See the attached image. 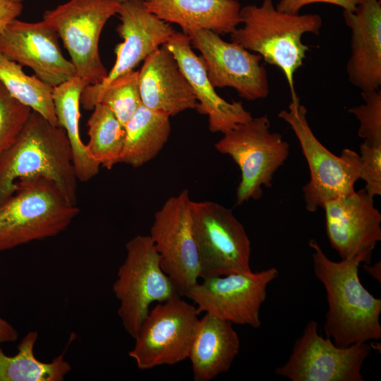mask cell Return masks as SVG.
Segmentation results:
<instances>
[{"instance_id": "d6986e66", "label": "cell", "mask_w": 381, "mask_h": 381, "mask_svg": "<svg viewBox=\"0 0 381 381\" xmlns=\"http://www.w3.org/2000/svg\"><path fill=\"white\" fill-rule=\"evenodd\" d=\"M351 30L346 65L350 82L368 92L381 85V0H361L354 11H343Z\"/></svg>"}, {"instance_id": "277c9868", "label": "cell", "mask_w": 381, "mask_h": 381, "mask_svg": "<svg viewBox=\"0 0 381 381\" xmlns=\"http://www.w3.org/2000/svg\"><path fill=\"white\" fill-rule=\"evenodd\" d=\"M79 212L51 180L20 179L15 192L0 204V251L54 237Z\"/></svg>"}, {"instance_id": "4316f807", "label": "cell", "mask_w": 381, "mask_h": 381, "mask_svg": "<svg viewBox=\"0 0 381 381\" xmlns=\"http://www.w3.org/2000/svg\"><path fill=\"white\" fill-rule=\"evenodd\" d=\"M138 71H129L103 87L87 85L80 95V104L92 110L97 103L106 105L124 126L142 104Z\"/></svg>"}, {"instance_id": "3957f363", "label": "cell", "mask_w": 381, "mask_h": 381, "mask_svg": "<svg viewBox=\"0 0 381 381\" xmlns=\"http://www.w3.org/2000/svg\"><path fill=\"white\" fill-rule=\"evenodd\" d=\"M240 16L243 25L230 34L231 41L279 67L286 79L292 99L298 98L294 88V73L310 50L301 39L306 33L320 34L321 16L280 11L274 7L273 0H263L260 6H245L241 8Z\"/></svg>"}, {"instance_id": "d6a6232c", "label": "cell", "mask_w": 381, "mask_h": 381, "mask_svg": "<svg viewBox=\"0 0 381 381\" xmlns=\"http://www.w3.org/2000/svg\"><path fill=\"white\" fill-rule=\"evenodd\" d=\"M21 0H0V35L8 24L20 15L23 11Z\"/></svg>"}, {"instance_id": "603a6c76", "label": "cell", "mask_w": 381, "mask_h": 381, "mask_svg": "<svg viewBox=\"0 0 381 381\" xmlns=\"http://www.w3.org/2000/svg\"><path fill=\"white\" fill-rule=\"evenodd\" d=\"M87 85V80L75 75L53 87L52 92L58 125L66 133L72 150L75 175L78 180L83 182L93 179L99 173L100 167L90 155L79 132L80 95Z\"/></svg>"}, {"instance_id": "e575fe53", "label": "cell", "mask_w": 381, "mask_h": 381, "mask_svg": "<svg viewBox=\"0 0 381 381\" xmlns=\"http://www.w3.org/2000/svg\"><path fill=\"white\" fill-rule=\"evenodd\" d=\"M364 270L375 279L381 282V261L379 260L373 265L365 264Z\"/></svg>"}, {"instance_id": "f1b7e54d", "label": "cell", "mask_w": 381, "mask_h": 381, "mask_svg": "<svg viewBox=\"0 0 381 381\" xmlns=\"http://www.w3.org/2000/svg\"><path fill=\"white\" fill-rule=\"evenodd\" d=\"M31 111L0 83V156L16 140Z\"/></svg>"}, {"instance_id": "e0dca14e", "label": "cell", "mask_w": 381, "mask_h": 381, "mask_svg": "<svg viewBox=\"0 0 381 381\" xmlns=\"http://www.w3.org/2000/svg\"><path fill=\"white\" fill-rule=\"evenodd\" d=\"M121 23L116 30L123 42L115 48L116 61L104 80L97 85L103 87L144 61L165 44L176 32L170 23L151 13L145 0L121 2L118 13Z\"/></svg>"}, {"instance_id": "8d00e7d4", "label": "cell", "mask_w": 381, "mask_h": 381, "mask_svg": "<svg viewBox=\"0 0 381 381\" xmlns=\"http://www.w3.org/2000/svg\"><path fill=\"white\" fill-rule=\"evenodd\" d=\"M21 1H23V0H21Z\"/></svg>"}, {"instance_id": "4dcf8cb0", "label": "cell", "mask_w": 381, "mask_h": 381, "mask_svg": "<svg viewBox=\"0 0 381 381\" xmlns=\"http://www.w3.org/2000/svg\"><path fill=\"white\" fill-rule=\"evenodd\" d=\"M360 174L364 190L374 198L381 195V144L363 142L360 146Z\"/></svg>"}, {"instance_id": "52a82bcc", "label": "cell", "mask_w": 381, "mask_h": 381, "mask_svg": "<svg viewBox=\"0 0 381 381\" xmlns=\"http://www.w3.org/2000/svg\"><path fill=\"white\" fill-rule=\"evenodd\" d=\"M270 127L267 116L253 117L224 133L214 144L216 150L230 156L241 171L236 205L260 198L262 186H272L275 172L288 158L289 143Z\"/></svg>"}, {"instance_id": "9c48e42d", "label": "cell", "mask_w": 381, "mask_h": 381, "mask_svg": "<svg viewBox=\"0 0 381 381\" xmlns=\"http://www.w3.org/2000/svg\"><path fill=\"white\" fill-rule=\"evenodd\" d=\"M117 0H70L43 14L67 49L75 75L89 85L102 83L108 72L99 52V41L108 20L118 13Z\"/></svg>"}, {"instance_id": "5b68a950", "label": "cell", "mask_w": 381, "mask_h": 381, "mask_svg": "<svg viewBox=\"0 0 381 381\" xmlns=\"http://www.w3.org/2000/svg\"><path fill=\"white\" fill-rule=\"evenodd\" d=\"M278 117L294 132L310 171L309 181L303 188L305 207L317 211L327 201L353 193L359 179L360 156L351 149L335 155L316 138L307 120V109L299 98L292 99Z\"/></svg>"}, {"instance_id": "484cf974", "label": "cell", "mask_w": 381, "mask_h": 381, "mask_svg": "<svg viewBox=\"0 0 381 381\" xmlns=\"http://www.w3.org/2000/svg\"><path fill=\"white\" fill-rule=\"evenodd\" d=\"M0 83L18 101L59 126L52 97L53 87L35 75L26 74L22 66L1 52Z\"/></svg>"}, {"instance_id": "d590c367", "label": "cell", "mask_w": 381, "mask_h": 381, "mask_svg": "<svg viewBox=\"0 0 381 381\" xmlns=\"http://www.w3.org/2000/svg\"><path fill=\"white\" fill-rule=\"evenodd\" d=\"M117 1H120V2H122V1H126V0H117ZM145 1H151V0H145Z\"/></svg>"}, {"instance_id": "6da1fadb", "label": "cell", "mask_w": 381, "mask_h": 381, "mask_svg": "<svg viewBox=\"0 0 381 381\" xmlns=\"http://www.w3.org/2000/svg\"><path fill=\"white\" fill-rule=\"evenodd\" d=\"M315 277L326 291L328 309L324 326L327 337L339 347L381 338V298L362 284L358 267L361 256L332 261L317 241L310 239Z\"/></svg>"}, {"instance_id": "4fadbf2b", "label": "cell", "mask_w": 381, "mask_h": 381, "mask_svg": "<svg viewBox=\"0 0 381 381\" xmlns=\"http://www.w3.org/2000/svg\"><path fill=\"white\" fill-rule=\"evenodd\" d=\"M189 191L168 198L154 216L150 237L160 257V266L179 295L199 278V258L192 228Z\"/></svg>"}, {"instance_id": "7402d4cb", "label": "cell", "mask_w": 381, "mask_h": 381, "mask_svg": "<svg viewBox=\"0 0 381 381\" xmlns=\"http://www.w3.org/2000/svg\"><path fill=\"white\" fill-rule=\"evenodd\" d=\"M240 346L231 322L206 313L200 320L188 355L194 381H210L227 372Z\"/></svg>"}, {"instance_id": "5bb4252c", "label": "cell", "mask_w": 381, "mask_h": 381, "mask_svg": "<svg viewBox=\"0 0 381 381\" xmlns=\"http://www.w3.org/2000/svg\"><path fill=\"white\" fill-rule=\"evenodd\" d=\"M186 34L193 47L201 54L206 73L213 87H231L238 95L253 101L269 94L267 70L262 56L219 35L204 29H190Z\"/></svg>"}, {"instance_id": "7a4b0ae2", "label": "cell", "mask_w": 381, "mask_h": 381, "mask_svg": "<svg viewBox=\"0 0 381 381\" xmlns=\"http://www.w3.org/2000/svg\"><path fill=\"white\" fill-rule=\"evenodd\" d=\"M44 177L77 205L78 179L65 130L32 111L13 144L0 156V204L20 179Z\"/></svg>"}, {"instance_id": "ba28073f", "label": "cell", "mask_w": 381, "mask_h": 381, "mask_svg": "<svg viewBox=\"0 0 381 381\" xmlns=\"http://www.w3.org/2000/svg\"><path fill=\"white\" fill-rule=\"evenodd\" d=\"M191 217L199 278L252 271L249 237L231 209L214 201L192 200Z\"/></svg>"}, {"instance_id": "d4e9b609", "label": "cell", "mask_w": 381, "mask_h": 381, "mask_svg": "<svg viewBox=\"0 0 381 381\" xmlns=\"http://www.w3.org/2000/svg\"><path fill=\"white\" fill-rule=\"evenodd\" d=\"M38 334L29 332L18 346L13 356L5 354L0 348V381H61L71 367L64 358L56 356L52 361L44 363L34 354Z\"/></svg>"}, {"instance_id": "836d02e7", "label": "cell", "mask_w": 381, "mask_h": 381, "mask_svg": "<svg viewBox=\"0 0 381 381\" xmlns=\"http://www.w3.org/2000/svg\"><path fill=\"white\" fill-rule=\"evenodd\" d=\"M17 330L6 320L0 317V345L12 342L18 339Z\"/></svg>"}, {"instance_id": "2e32d148", "label": "cell", "mask_w": 381, "mask_h": 381, "mask_svg": "<svg viewBox=\"0 0 381 381\" xmlns=\"http://www.w3.org/2000/svg\"><path fill=\"white\" fill-rule=\"evenodd\" d=\"M0 52L52 87L75 75V68L61 52L56 31L43 20H13L0 35Z\"/></svg>"}, {"instance_id": "9a60e30c", "label": "cell", "mask_w": 381, "mask_h": 381, "mask_svg": "<svg viewBox=\"0 0 381 381\" xmlns=\"http://www.w3.org/2000/svg\"><path fill=\"white\" fill-rule=\"evenodd\" d=\"M373 198L362 189L324 204L327 236L341 259L361 256L371 263L381 241V213Z\"/></svg>"}, {"instance_id": "ac0fdd59", "label": "cell", "mask_w": 381, "mask_h": 381, "mask_svg": "<svg viewBox=\"0 0 381 381\" xmlns=\"http://www.w3.org/2000/svg\"><path fill=\"white\" fill-rule=\"evenodd\" d=\"M165 45L174 54L194 92L198 101L195 109L207 116L211 132L224 134L252 119L251 114L241 102H229L216 92L208 79L202 58L192 49L190 40L186 34L176 31Z\"/></svg>"}, {"instance_id": "7c38bea8", "label": "cell", "mask_w": 381, "mask_h": 381, "mask_svg": "<svg viewBox=\"0 0 381 381\" xmlns=\"http://www.w3.org/2000/svg\"><path fill=\"white\" fill-rule=\"evenodd\" d=\"M278 274L276 268L270 267L208 277L193 286L184 296L194 302L199 314L205 312L232 324L257 329L261 326L260 312L267 286Z\"/></svg>"}, {"instance_id": "ffe728a7", "label": "cell", "mask_w": 381, "mask_h": 381, "mask_svg": "<svg viewBox=\"0 0 381 381\" xmlns=\"http://www.w3.org/2000/svg\"><path fill=\"white\" fill-rule=\"evenodd\" d=\"M138 71L139 90L144 106L169 116L195 109L198 101L194 92L165 44L147 57Z\"/></svg>"}, {"instance_id": "cb8c5ba5", "label": "cell", "mask_w": 381, "mask_h": 381, "mask_svg": "<svg viewBox=\"0 0 381 381\" xmlns=\"http://www.w3.org/2000/svg\"><path fill=\"white\" fill-rule=\"evenodd\" d=\"M169 117L142 104L124 126V143L119 163L137 168L155 157L168 141Z\"/></svg>"}, {"instance_id": "f546056e", "label": "cell", "mask_w": 381, "mask_h": 381, "mask_svg": "<svg viewBox=\"0 0 381 381\" xmlns=\"http://www.w3.org/2000/svg\"><path fill=\"white\" fill-rule=\"evenodd\" d=\"M364 104L353 107L348 111L359 121L358 135L364 142L381 144V91L380 89L361 92Z\"/></svg>"}, {"instance_id": "8fae6325", "label": "cell", "mask_w": 381, "mask_h": 381, "mask_svg": "<svg viewBox=\"0 0 381 381\" xmlns=\"http://www.w3.org/2000/svg\"><path fill=\"white\" fill-rule=\"evenodd\" d=\"M371 349L368 342L339 347L322 337L318 322L310 320L275 373L291 381H363L361 369Z\"/></svg>"}, {"instance_id": "1f68e13d", "label": "cell", "mask_w": 381, "mask_h": 381, "mask_svg": "<svg viewBox=\"0 0 381 381\" xmlns=\"http://www.w3.org/2000/svg\"><path fill=\"white\" fill-rule=\"evenodd\" d=\"M361 0H281L276 8L289 14H298L305 6L315 3H326L337 5L344 10L354 11Z\"/></svg>"}, {"instance_id": "83f0119b", "label": "cell", "mask_w": 381, "mask_h": 381, "mask_svg": "<svg viewBox=\"0 0 381 381\" xmlns=\"http://www.w3.org/2000/svg\"><path fill=\"white\" fill-rule=\"evenodd\" d=\"M87 151L100 167L109 170L119 163L122 152L125 129L106 105L97 103L87 121Z\"/></svg>"}, {"instance_id": "8992f818", "label": "cell", "mask_w": 381, "mask_h": 381, "mask_svg": "<svg viewBox=\"0 0 381 381\" xmlns=\"http://www.w3.org/2000/svg\"><path fill=\"white\" fill-rule=\"evenodd\" d=\"M113 292L119 301L117 313L127 333L135 339L154 303L181 297L160 266V257L149 235H138L126 244Z\"/></svg>"}, {"instance_id": "44dd1931", "label": "cell", "mask_w": 381, "mask_h": 381, "mask_svg": "<svg viewBox=\"0 0 381 381\" xmlns=\"http://www.w3.org/2000/svg\"><path fill=\"white\" fill-rule=\"evenodd\" d=\"M145 4L161 20L179 25L183 33L204 29L219 35L231 34L241 23L237 0H151Z\"/></svg>"}, {"instance_id": "30bf717a", "label": "cell", "mask_w": 381, "mask_h": 381, "mask_svg": "<svg viewBox=\"0 0 381 381\" xmlns=\"http://www.w3.org/2000/svg\"><path fill=\"white\" fill-rule=\"evenodd\" d=\"M195 306L181 297L150 310L128 353L140 370L175 365L188 358L200 319Z\"/></svg>"}]
</instances>
